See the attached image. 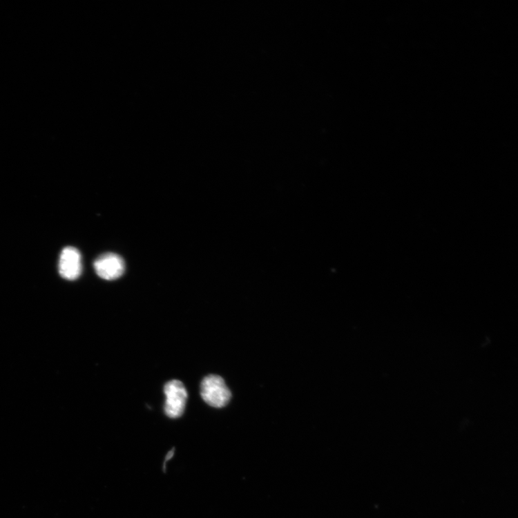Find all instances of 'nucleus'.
Listing matches in <instances>:
<instances>
[{
	"instance_id": "3",
	"label": "nucleus",
	"mask_w": 518,
	"mask_h": 518,
	"mask_svg": "<svg viewBox=\"0 0 518 518\" xmlns=\"http://www.w3.org/2000/svg\"><path fill=\"white\" fill-rule=\"evenodd\" d=\"M97 275L103 280L111 281L120 278L125 272V262L119 256L108 253L99 256L94 263Z\"/></svg>"
},
{
	"instance_id": "2",
	"label": "nucleus",
	"mask_w": 518,
	"mask_h": 518,
	"mask_svg": "<svg viewBox=\"0 0 518 518\" xmlns=\"http://www.w3.org/2000/svg\"><path fill=\"white\" fill-rule=\"evenodd\" d=\"M166 403L164 411L171 419H178L182 416L188 397L187 391L179 380H172L164 387Z\"/></svg>"
},
{
	"instance_id": "1",
	"label": "nucleus",
	"mask_w": 518,
	"mask_h": 518,
	"mask_svg": "<svg viewBox=\"0 0 518 518\" xmlns=\"http://www.w3.org/2000/svg\"><path fill=\"white\" fill-rule=\"evenodd\" d=\"M201 396L207 405L222 408L229 403L232 394L221 376L211 374L202 380Z\"/></svg>"
},
{
	"instance_id": "4",
	"label": "nucleus",
	"mask_w": 518,
	"mask_h": 518,
	"mask_svg": "<svg viewBox=\"0 0 518 518\" xmlns=\"http://www.w3.org/2000/svg\"><path fill=\"white\" fill-rule=\"evenodd\" d=\"M81 258L79 251L73 247L64 249L60 256L59 269L63 278L75 280L81 273Z\"/></svg>"
}]
</instances>
